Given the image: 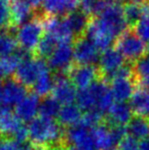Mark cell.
<instances>
[{"label": "cell", "mask_w": 149, "mask_h": 150, "mask_svg": "<svg viewBox=\"0 0 149 150\" xmlns=\"http://www.w3.org/2000/svg\"><path fill=\"white\" fill-rule=\"evenodd\" d=\"M29 140L34 147L50 148L66 143L64 128L53 119L37 117L29 122Z\"/></svg>", "instance_id": "cell-1"}, {"label": "cell", "mask_w": 149, "mask_h": 150, "mask_svg": "<svg viewBox=\"0 0 149 150\" xmlns=\"http://www.w3.org/2000/svg\"><path fill=\"white\" fill-rule=\"evenodd\" d=\"M44 30L43 18L35 13L32 20L16 30V37L20 49L35 55V50L44 36Z\"/></svg>", "instance_id": "cell-2"}, {"label": "cell", "mask_w": 149, "mask_h": 150, "mask_svg": "<svg viewBox=\"0 0 149 150\" xmlns=\"http://www.w3.org/2000/svg\"><path fill=\"white\" fill-rule=\"evenodd\" d=\"M113 47L117 48L129 64L146 55L148 47L145 42L135 33L133 29H128L117 39Z\"/></svg>", "instance_id": "cell-3"}, {"label": "cell", "mask_w": 149, "mask_h": 150, "mask_svg": "<svg viewBox=\"0 0 149 150\" xmlns=\"http://www.w3.org/2000/svg\"><path fill=\"white\" fill-rule=\"evenodd\" d=\"M49 69L47 61L35 56L25 58L18 63L13 78L27 88H32L39 76Z\"/></svg>", "instance_id": "cell-4"}, {"label": "cell", "mask_w": 149, "mask_h": 150, "mask_svg": "<svg viewBox=\"0 0 149 150\" xmlns=\"http://www.w3.org/2000/svg\"><path fill=\"white\" fill-rule=\"evenodd\" d=\"M47 64L53 75L68 76L75 64L74 46L72 43L59 44L47 58Z\"/></svg>", "instance_id": "cell-5"}, {"label": "cell", "mask_w": 149, "mask_h": 150, "mask_svg": "<svg viewBox=\"0 0 149 150\" xmlns=\"http://www.w3.org/2000/svg\"><path fill=\"white\" fill-rule=\"evenodd\" d=\"M98 18L112 32L117 39L129 28L124 16V6L119 2L112 1Z\"/></svg>", "instance_id": "cell-6"}, {"label": "cell", "mask_w": 149, "mask_h": 150, "mask_svg": "<svg viewBox=\"0 0 149 150\" xmlns=\"http://www.w3.org/2000/svg\"><path fill=\"white\" fill-rule=\"evenodd\" d=\"M64 141L68 145L79 150H98L92 130L77 125L66 130Z\"/></svg>", "instance_id": "cell-7"}, {"label": "cell", "mask_w": 149, "mask_h": 150, "mask_svg": "<svg viewBox=\"0 0 149 150\" xmlns=\"http://www.w3.org/2000/svg\"><path fill=\"white\" fill-rule=\"evenodd\" d=\"M68 77L79 90L90 87L94 82L101 79L99 67L95 64H74Z\"/></svg>", "instance_id": "cell-8"}, {"label": "cell", "mask_w": 149, "mask_h": 150, "mask_svg": "<svg viewBox=\"0 0 149 150\" xmlns=\"http://www.w3.org/2000/svg\"><path fill=\"white\" fill-rule=\"evenodd\" d=\"M42 18L47 34L51 35L58 43H74V36L64 16H43Z\"/></svg>", "instance_id": "cell-9"}, {"label": "cell", "mask_w": 149, "mask_h": 150, "mask_svg": "<svg viewBox=\"0 0 149 150\" xmlns=\"http://www.w3.org/2000/svg\"><path fill=\"white\" fill-rule=\"evenodd\" d=\"M126 64V59L121 52L114 47L102 52L99 59V71L101 74V79L108 83L112 76Z\"/></svg>", "instance_id": "cell-10"}, {"label": "cell", "mask_w": 149, "mask_h": 150, "mask_svg": "<svg viewBox=\"0 0 149 150\" xmlns=\"http://www.w3.org/2000/svg\"><path fill=\"white\" fill-rule=\"evenodd\" d=\"M81 0H44L36 12L40 16H66L80 8Z\"/></svg>", "instance_id": "cell-11"}, {"label": "cell", "mask_w": 149, "mask_h": 150, "mask_svg": "<svg viewBox=\"0 0 149 150\" xmlns=\"http://www.w3.org/2000/svg\"><path fill=\"white\" fill-rule=\"evenodd\" d=\"M100 59V51L87 37L74 42L75 64H94Z\"/></svg>", "instance_id": "cell-12"}, {"label": "cell", "mask_w": 149, "mask_h": 150, "mask_svg": "<svg viewBox=\"0 0 149 150\" xmlns=\"http://www.w3.org/2000/svg\"><path fill=\"white\" fill-rule=\"evenodd\" d=\"M51 96L60 104H73L77 100L78 91L68 76L54 75V86Z\"/></svg>", "instance_id": "cell-13"}, {"label": "cell", "mask_w": 149, "mask_h": 150, "mask_svg": "<svg viewBox=\"0 0 149 150\" xmlns=\"http://www.w3.org/2000/svg\"><path fill=\"white\" fill-rule=\"evenodd\" d=\"M28 88L16 81L14 78H8L3 82V90L0 98V105L16 106L28 94Z\"/></svg>", "instance_id": "cell-14"}, {"label": "cell", "mask_w": 149, "mask_h": 150, "mask_svg": "<svg viewBox=\"0 0 149 150\" xmlns=\"http://www.w3.org/2000/svg\"><path fill=\"white\" fill-rule=\"evenodd\" d=\"M10 20L8 28L16 30L35 16L36 10L27 0H12L9 4Z\"/></svg>", "instance_id": "cell-15"}, {"label": "cell", "mask_w": 149, "mask_h": 150, "mask_svg": "<svg viewBox=\"0 0 149 150\" xmlns=\"http://www.w3.org/2000/svg\"><path fill=\"white\" fill-rule=\"evenodd\" d=\"M40 97L36 93L29 92L27 96L14 107V113L22 122H32L37 117L40 107Z\"/></svg>", "instance_id": "cell-16"}, {"label": "cell", "mask_w": 149, "mask_h": 150, "mask_svg": "<svg viewBox=\"0 0 149 150\" xmlns=\"http://www.w3.org/2000/svg\"><path fill=\"white\" fill-rule=\"evenodd\" d=\"M110 90L117 102H126L127 100H130L138 88L134 77L117 78L110 82Z\"/></svg>", "instance_id": "cell-17"}, {"label": "cell", "mask_w": 149, "mask_h": 150, "mask_svg": "<svg viewBox=\"0 0 149 150\" xmlns=\"http://www.w3.org/2000/svg\"><path fill=\"white\" fill-rule=\"evenodd\" d=\"M133 117V110L129 103L115 102L105 115V122L109 126L127 127Z\"/></svg>", "instance_id": "cell-18"}, {"label": "cell", "mask_w": 149, "mask_h": 150, "mask_svg": "<svg viewBox=\"0 0 149 150\" xmlns=\"http://www.w3.org/2000/svg\"><path fill=\"white\" fill-rule=\"evenodd\" d=\"M11 107L0 105V137L10 139L16 130L23 124Z\"/></svg>", "instance_id": "cell-19"}, {"label": "cell", "mask_w": 149, "mask_h": 150, "mask_svg": "<svg viewBox=\"0 0 149 150\" xmlns=\"http://www.w3.org/2000/svg\"><path fill=\"white\" fill-rule=\"evenodd\" d=\"M64 18H66V23L72 31L73 36H74V42L78 39L86 37L88 27H89V24L92 20L91 18H89L87 14H85L80 9L68 14Z\"/></svg>", "instance_id": "cell-20"}, {"label": "cell", "mask_w": 149, "mask_h": 150, "mask_svg": "<svg viewBox=\"0 0 149 150\" xmlns=\"http://www.w3.org/2000/svg\"><path fill=\"white\" fill-rule=\"evenodd\" d=\"M82 109L77 104L64 105L60 109L57 117V122L64 128H72L80 124L84 113Z\"/></svg>", "instance_id": "cell-21"}, {"label": "cell", "mask_w": 149, "mask_h": 150, "mask_svg": "<svg viewBox=\"0 0 149 150\" xmlns=\"http://www.w3.org/2000/svg\"><path fill=\"white\" fill-rule=\"evenodd\" d=\"M134 115L149 117V91L137 88L129 102Z\"/></svg>", "instance_id": "cell-22"}, {"label": "cell", "mask_w": 149, "mask_h": 150, "mask_svg": "<svg viewBox=\"0 0 149 150\" xmlns=\"http://www.w3.org/2000/svg\"><path fill=\"white\" fill-rule=\"evenodd\" d=\"M92 133H93L98 150H113L117 148V144L113 140L110 127L106 124L105 120L101 125L94 128L92 130Z\"/></svg>", "instance_id": "cell-23"}, {"label": "cell", "mask_w": 149, "mask_h": 150, "mask_svg": "<svg viewBox=\"0 0 149 150\" xmlns=\"http://www.w3.org/2000/svg\"><path fill=\"white\" fill-rule=\"evenodd\" d=\"M127 133L136 140H145L149 138V117L134 115L127 125Z\"/></svg>", "instance_id": "cell-24"}, {"label": "cell", "mask_w": 149, "mask_h": 150, "mask_svg": "<svg viewBox=\"0 0 149 150\" xmlns=\"http://www.w3.org/2000/svg\"><path fill=\"white\" fill-rule=\"evenodd\" d=\"M18 48L20 46L16 37V30L10 28L0 30V57L12 55Z\"/></svg>", "instance_id": "cell-25"}, {"label": "cell", "mask_w": 149, "mask_h": 150, "mask_svg": "<svg viewBox=\"0 0 149 150\" xmlns=\"http://www.w3.org/2000/svg\"><path fill=\"white\" fill-rule=\"evenodd\" d=\"M132 67L137 87L149 88V55H144L133 63Z\"/></svg>", "instance_id": "cell-26"}, {"label": "cell", "mask_w": 149, "mask_h": 150, "mask_svg": "<svg viewBox=\"0 0 149 150\" xmlns=\"http://www.w3.org/2000/svg\"><path fill=\"white\" fill-rule=\"evenodd\" d=\"M54 86V75H52L50 69L44 71L37 81L35 82L34 86L32 87V90L34 93H36L39 97H47L52 93Z\"/></svg>", "instance_id": "cell-27"}, {"label": "cell", "mask_w": 149, "mask_h": 150, "mask_svg": "<svg viewBox=\"0 0 149 150\" xmlns=\"http://www.w3.org/2000/svg\"><path fill=\"white\" fill-rule=\"evenodd\" d=\"M110 2L112 0H81L80 10L89 18H95L101 16Z\"/></svg>", "instance_id": "cell-28"}, {"label": "cell", "mask_w": 149, "mask_h": 150, "mask_svg": "<svg viewBox=\"0 0 149 150\" xmlns=\"http://www.w3.org/2000/svg\"><path fill=\"white\" fill-rule=\"evenodd\" d=\"M123 6L126 23L129 29H134L144 14V4L127 2Z\"/></svg>", "instance_id": "cell-29"}, {"label": "cell", "mask_w": 149, "mask_h": 150, "mask_svg": "<svg viewBox=\"0 0 149 150\" xmlns=\"http://www.w3.org/2000/svg\"><path fill=\"white\" fill-rule=\"evenodd\" d=\"M60 109H61L60 103L53 96L49 95L47 97H44L41 102H40L39 115L40 117L54 120V117H58Z\"/></svg>", "instance_id": "cell-30"}, {"label": "cell", "mask_w": 149, "mask_h": 150, "mask_svg": "<svg viewBox=\"0 0 149 150\" xmlns=\"http://www.w3.org/2000/svg\"><path fill=\"white\" fill-rule=\"evenodd\" d=\"M58 45H59V43L51 35L46 33L35 50V57L41 58V59H45V58L47 59L53 53V51Z\"/></svg>", "instance_id": "cell-31"}, {"label": "cell", "mask_w": 149, "mask_h": 150, "mask_svg": "<svg viewBox=\"0 0 149 150\" xmlns=\"http://www.w3.org/2000/svg\"><path fill=\"white\" fill-rule=\"evenodd\" d=\"M20 62V58L16 53L0 57V79L6 80L11 75H14Z\"/></svg>", "instance_id": "cell-32"}, {"label": "cell", "mask_w": 149, "mask_h": 150, "mask_svg": "<svg viewBox=\"0 0 149 150\" xmlns=\"http://www.w3.org/2000/svg\"><path fill=\"white\" fill-rule=\"evenodd\" d=\"M104 120H105V115L103 112H101L98 109H92V110L84 112L83 117L79 125L89 130H93L94 128L104 122Z\"/></svg>", "instance_id": "cell-33"}, {"label": "cell", "mask_w": 149, "mask_h": 150, "mask_svg": "<svg viewBox=\"0 0 149 150\" xmlns=\"http://www.w3.org/2000/svg\"><path fill=\"white\" fill-rule=\"evenodd\" d=\"M77 105L86 112V111L96 109V99L89 87L83 90H79L77 96Z\"/></svg>", "instance_id": "cell-34"}, {"label": "cell", "mask_w": 149, "mask_h": 150, "mask_svg": "<svg viewBox=\"0 0 149 150\" xmlns=\"http://www.w3.org/2000/svg\"><path fill=\"white\" fill-rule=\"evenodd\" d=\"M143 4L144 14L133 30L144 42H149V1Z\"/></svg>", "instance_id": "cell-35"}, {"label": "cell", "mask_w": 149, "mask_h": 150, "mask_svg": "<svg viewBox=\"0 0 149 150\" xmlns=\"http://www.w3.org/2000/svg\"><path fill=\"white\" fill-rule=\"evenodd\" d=\"M0 150H34V146L30 142L20 143L12 139H1Z\"/></svg>", "instance_id": "cell-36"}, {"label": "cell", "mask_w": 149, "mask_h": 150, "mask_svg": "<svg viewBox=\"0 0 149 150\" xmlns=\"http://www.w3.org/2000/svg\"><path fill=\"white\" fill-rule=\"evenodd\" d=\"M10 1L0 0V30L8 28L10 20Z\"/></svg>", "instance_id": "cell-37"}, {"label": "cell", "mask_w": 149, "mask_h": 150, "mask_svg": "<svg viewBox=\"0 0 149 150\" xmlns=\"http://www.w3.org/2000/svg\"><path fill=\"white\" fill-rule=\"evenodd\" d=\"M117 150H140V143L135 138L127 135L117 145Z\"/></svg>", "instance_id": "cell-38"}, {"label": "cell", "mask_w": 149, "mask_h": 150, "mask_svg": "<svg viewBox=\"0 0 149 150\" xmlns=\"http://www.w3.org/2000/svg\"><path fill=\"white\" fill-rule=\"evenodd\" d=\"M27 1L33 6V8H34L35 10H38V9H40V7H41L44 0H27Z\"/></svg>", "instance_id": "cell-39"}, {"label": "cell", "mask_w": 149, "mask_h": 150, "mask_svg": "<svg viewBox=\"0 0 149 150\" xmlns=\"http://www.w3.org/2000/svg\"><path fill=\"white\" fill-rule=\"evenodd\" d=\"M66 147H68V144H66V143H62V144L50 147V148H48L47 150H66Z\"/></svg>", "instance_id": "cell-40"}, {"label": "cell", "mask_w": 149, "mask_h": 150, "mask_svg": "<svg viewBox=\"0 0 149 150\" xmlns=\"http://www.w3.org/2000/svg\"><path fill=\"white\" fill-rule=\"evenodd\" d=\"M140 150H149V138L140 142Z\"/></svg>", "instance_id": "cell-41"}, {"label": "cell", "mask_w": 149, "mask_h": 150, "mask_svg": "<svg viewBox=\"0 0 149 150\" xmlns=\"http://www.w3.org/2000/svg\"><path fill=\"white\" fill-rule=\"evenodd\" d=\"M3 82L4 80L0 79V98H1V95H2V90H3Z\"/></svg>", "instance_id": "cell-42"}, {"label": "cell", "mask_w": 149, "mask_h": 150, "mask_svg": "<svg viewBox=\"0 0 149 150\" xmlns=\"http://www.w3.org/2000/svg\"><path fill=\"white\" fill-rule=\"evenodd\" d=\"M66 150H79L78 148H76L74 146H71V145H68V147H66Z\"/></svg>", "instance_id": "cell-43"}, {"label": "cell", "mask_w": 149, "mask_h": 150, "mask_svg": "<svg viewBox=\"0 0 149 150\" xmlns=\"http://www.w3.org/2000/svg\"><path fill=\"white\" fill-rule=\"evenodd\" d=\"M34 150H47V148H43V147H34Z\"/></svg>", "instance_id": "cell-44"}, {"label": "cell", "mask_w": 149, "mask_h": 150, "mask_svg": "<svg viewBox=\"0 0 149 150\" xmlns=\"http://www.w3.org/2000/svg\"><path fill=\"white\" fill-rule=\"evenodd\" d=\"M112 1H114V2H121V1H124V0H112Z\"/></svg>", "instance_id": "cell-45"}, {"label": "cell", "mask_w": 149, "mask_h": 150, "mask_svg": "<svg viewBox=\"0 0 149 150\" xmlns=\"http://www.w3.org/2000/svg\"><path fill=\"white\" fill-rule=\"evenodd\" d=\"M147 51L149 52V45H148V49H147Z\"/></svg>", "instance_id": "cell-46"}, {"label": "cell", "mask_w": 149, "mask_h": 150, "mask_svg": "<svg viewBox=\"0 0 149 150\" xmlns=\"http://www.w3.org/2000/svg\"><path fill=\"white\" fill-rule=\"evenodd\" d=\"M0 141H1V137H0Z\"/></svg>", "instance_id": "cell-47"}, {"label": "cell", "mask_w": 149, "mask_h": 150, "mask_svg": "<svg viewBox=\"0 0 149 150\" xmlns=\"http://www.w3.org/2000/svg\"><path fill=\"white\" fill-rule=\"evenodd\" d=\"M11 1H12V0H11Z\"/></svg>", "instance_id": "cell-48"}]
</instances>
